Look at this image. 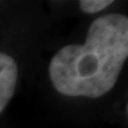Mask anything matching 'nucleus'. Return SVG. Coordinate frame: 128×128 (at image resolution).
Masks as SVG:
<instances>
[{
    "mask_svg": "<svg viewBox=\"0 0 128 128\" xmlns=\"http://www.w3.org/2000/svg\"><path fill=\"white\" fill-rule=\"evenodd\" d=\"M128 57V18L107 14L89 28L82 45H66L49 64L57 92L71 97L96 98L109 92Z\"/></svg>",
    "mask_w": 128,
    "mask_h": 128,
    "instance_id": "f257e3e1",
    "label": "nucleus"
},
{
    "mask_svg": "<svg viewBox=\"0 0 128 128\" xmlns=\"http://www.w3.org/2000/svg\"><path fill=\"white\" fill-rule=\"evenodd\" d=\"M18 83V65L13 57L0 52V114L13 97Z\"/></svg>",
    "mask_w": 128,
    "mask_h": 128,
    "instance_id": "f03ea898",
    "label": "nucleus"
},
{
    "mask_svg": "<svg viewBox=\"0 0 128 128\" xmlns=\"http://www.w3.org/2000/svg\"><path fill=\"white\" fill-rule=\"evenodd\" d=\"M113 4L112 0H82L80 2V7L83 12L89 14L98 13Z\"/></svg>",
    "mask_w": 128,
    "mask_h": 128,
    "instance_id": "7ed1b4c3",
    "label": "nucleus"
}]
</instances>
